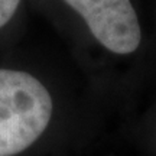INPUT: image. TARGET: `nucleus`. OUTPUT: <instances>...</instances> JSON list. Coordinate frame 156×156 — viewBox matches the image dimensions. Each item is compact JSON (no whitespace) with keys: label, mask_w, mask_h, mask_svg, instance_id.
<instances>
[{"label":"nucleus","mask_w":156,"mask_h":156,"mask_svg":"<svg viewBox=\"0 0 156 156\" xmlns=\"http://www.w3.org/2000/svg\"><path fill=\"white\" fill-rule=\"evenodd\" d=\"M56 26L116 59L137 55L145 44L139 0H30Z\"/></svg>","instance_id":"f257e3e1"},{"label":"nucleus","mask_w":156,"mask_h":156,"mask_svg":"<svg viewBox=\"0 0 156 156\" xmlns=\"http://www.w3.org/2000/svg\"><path fill=\"white\" fill-rule=\"evenodd\" d=\"M55 113L56 94L44 75L23 65L0 64V156L30 149Z\"/></svg>","instance_id":"f03ea898"},{"label":"nucleus","mask_w":156,"mask_h":156,"mask_svg":"<svg viewBox=\"0 0 156 156\" xmlns=\"http://www.w3.org/2000/svg\"><path fill=\"white\" fill-rule=\"evenodd\" d=\"M30 6V0H0V41L19 28Z\"/></svg>","instance_id":"7ed1b4c3"},{"label":"nucleus","mask_w":156,"mask_h":156,"mask_svg":"<svg viewBox=\"0 0 156 156\" xmlns=\"http://www.w3.org/2000/svg\"><path fill=\"white\" fill-rule=\"evenodd\" d=\"M151 2H152V5L155 6V9H156V0H151Z\"/></svg>","instance_id":"20e7f679"}]
</instances>
